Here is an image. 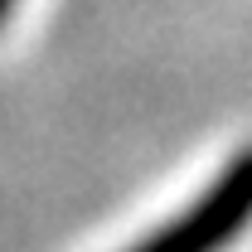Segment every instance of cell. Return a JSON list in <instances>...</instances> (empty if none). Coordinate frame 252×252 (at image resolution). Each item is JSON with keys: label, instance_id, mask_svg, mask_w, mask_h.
Here are the masks:
<instances>
[{"label": "cell", "instance_id": "1", "mask_svg": "<svg viewBox=\"0 0 252 252\" xmlns=\"http://www.w3.org/2000/svg\"><path fill=\"white\" fill-rule=\"evenodd\" d=\"M248 223H252V146L223 165L185 214L160 223L146 243L126 252H223L238 243V233Z\"/></svg>", "mask_w": 252, "mask_h": 252}, {"label": "cell", "instance_id": "2", "mask_svg": "<svg viewBox=\"0 0 252 252\" xmlns=\"http://www.w3.org/2000/svg\"><path fill=\"white\" fill-rule=\"evenodd\" d=\"M15 10V0H0V25H5V15Z\"/></svg>", "mask_w": 252, "mask_h": 252}]
</instances>
